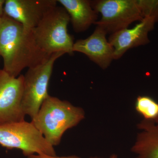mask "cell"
Returning <instances> with one entry per match:
<instances>
[{
    "label": "cell",
    "instance_id": "6da1fadb",
    "mask_svg": "<svg viewBox=\"0 0 158 158\" xmlns=\"http://www.w3.org/2000/svg\"><path fill=\"white\" fill-rule=\"evenodd\" d=\"M51 56L38 46L32 31L4 13L0 25V56L4 61L3 70L17 77L25 69L39 65Z\"/></svg>",
    "mask_w": 158,
    "mask_h": 158
},
{
    "label": "cell",
    "instance_id": "7a4b0ae2",
    "mask_svg": "<svg viewBox=\"0 0 158 158\" xmlns=\"http://www.w3.org/2000/svg\"><path fill=\"white\" fill-rule=\"evenodd\" d=\"M85 118L83 108L49 95L31 122L54 147L59 145L66 131L77 126Z\"/></svg>",
    "mask_w": 158,
    "mask_h": 158
},
{
    "label": "cell",
    "instance_id": "3957f363",
    "mask_svg": "<svg viewBox=\"0 0 158 158\" xmlns=\"http://www.w3.org/2000/svg\"><path fill=\"white\" fill-rule=\"evenodd\" d=\"M69 22L70 17L63 7L56 6L50 9L32 30L40 48L50 56L60 52L73 55L74 43L68 33Z\"/></svg>",
    "mask_w": 158,
    "mask_h": 158
},
{
    "label": "cell",
    "instance_id": "277c9868",
    "mask_svg": "<svg viewBox=\"0 0 158 158\" xmlns=\"http://www.w3.org/2000/svg\"><path fill=\"white\" fill-rule=\"evenodd\" d=\"M0 145L20 150L27 158L33 155L56 156L54 146L31 122L25 120L0 125Z\"/></svg>",
    "mask_w": 158,
    "mask_h": 158
},
{
    "label": "cell",
    "instance_id": "5b68a950",
    "mask_svg": "<svg viewBox=\"0 0 158 158\" xmlns=\"http://www.w3.org/2000/svg\"><path fill=\"white\" fill-rule=\"evenodd\" d=\"M65 54L61 52L54 53L44 62L28 69L24 75L22 107L25 115L31 119L37 115L49 95L48 85L55 62Z\"/></svg>",
    "mask_w": 158,
    "mask_h": 158
},
{
    "label": "cell",
    "instance_id": "8992f818",
    "mask_svg": "<svg viewBox=\"0 0 158 158\" xmlns=\"http://www.w3.org/2000/svg\"><path fill=\"white\" fill-rule=\"evenodd\" d=\"M91 5L101 15L95 24L107 34L128 28L132 23L144 19L138 0H98L91 1Z\"/></svg>",
    "mask_w": 158,
    "mask_h": 158
},
{
    "label": "cell",
    "instance_id": "52a82bcc",
    "mask_svg": "<svg viewBox=\"0 0 158 158\" xmlns=\"http://www.w3.org/2000/svg\"><path fill=\"white\" fill-rule=\"evenodd\" d=\"M23 75L11 77L0 69V125L25 120L22 107Z\"/></svg>",
    "mask_w": 158,
    "mask_h": 158
},
{
    "label": "cell",
    "instance_id": "ba28073f",
    "mask_svg": "<svg viewBox=\"0 0 158 158\" xmlns=\"http://www.w3.org/2000/svg\"><path fill=\"white\" fill-rule=\"evenodd\" d=\"M57 3L56 0H6L4 13L32 31Z\"/></svg>",
    "mask_w": 158,
    "mask_h": 158
},
{
    "label": "cell",
    "instance_id": "9c48e42d",
    "mask_svg": "<svg viewBox=\"0 0 158 158\" xmlns=\"http://www.w3.org/2000/svg\"><path fill=\"white\" fill-rule=\"evenodd\" d=\"M157 20L155 18H144L131 29H125L111 34L108 41L114 50V59H120L130 49L149 42L148 32L153 29Z\"/></svg>",
    "mask_w": 158,
    "mask_h": 158
},
{
    "label": "cell",
    "instance_id": "30bf717a",
    "mask_svg": "<svg viewBox=\"0 0 158 158\" xmlns=\"http://www.w3.org/2000/svg\"><path fill=\"white\" fill-rule=\"evenodd\" d=\"M106 34L97 26L88 38L78 40L74 43L73 52L85 54L101 68L106 69L114 59V49L106 38Z\"/></svg>",
    "mask_w": 158,
    "mask_h": 158
},
{
    "label": "cell",
    "instance_id": "8fae6325",
    "mask_svg": "<svg viewBox=\"0 0 158 158\" xmlns=\"http://www.w3.org/2000/svg\"><path fill=\"white\" fill-rule=\"evenodd\" d=\"M138 133L131 152L136 158H158V123L143 119L137 124Z\"/></svg>",
    "mask_w": 158,
    "mask_h": 158
},
{
    "label": "cell",
    "instance_id": "7c38bea8",
    "mask_svg": "<svg viewBox=\"0 0 158 158\" xmlns=\"http://www.w3.org/2000/svg\"><path fill=\"white\" fill-rule=\"evenodd\" d=\"M68 13L74 31L84 32L98 21V13L94 10L91 1L58 0Z\"/></svg>",
    "mask_w": 158,
    "mask_h": 158
},
{
    "label": "cell",
    "instance_id": "4fadbf2b",
    "mask_svg": "<svg viewBox=\"0 0 158 158\" xmlns=\"http://www.w3.org/2000/svg\"><path fill=\"white\" fill-rule=\"evenodd\" d=\"M135 109L144 119L155 120L158 116V103L149 96H138L136 99Z\"/></svg>",
    "mask_w": 158,
    "mask_h": 158
},
{
    "label": "cell",
    "instance_id": "5bb4252c",
    "mask_svg": "<svg viewBox=\"0 0 158 158\" xmlns=\"http://www.w3.org/2000/svg\"><path fill=\"white\" fill-rule=\"evenodd\" d=\"M27 158H82L81 157L76 155L63 156H51L45 155H33Z\"/></svg>",
    "mask_w": 158,
    "mask_h": 158
},
{
    "label": "cell",
    "instance_id": "9a60e30c",
    "mask_svg": "<svg viewBox=\"0 0 158 158\" xmlns=\"http://www.w3.org/2000/svg\"><path fill=\"white\" fill-rule=\"evenodd\" d=\"M5 0H0V18L4 15V7L5 5Z\"/></svg>",
    "mask_w": 158,
    "mask_h": 158
},
{
    "label": "cell",
    "instance_id": "2e32d148",
    "mask_svg": "<svg viewBox=\"0 0 158 158\" xmlns=\"http://www.w3.org/2000/svg\"><path fill=\"white\" fill-rule=\"evenodd\" d=\"M90 158H104L102 157H100L98 156H92L90 157ZM108 158H118V156L116 154H113L111 155Z\"/></svg>",
    "mask_w": 158,
    "mask_h": 158
},
{
    "label": "cell",
    "instance_id": "e0dca14e",
    "mask_svg": "<svg viewBox=\"0 0 158 158\" xmlns=\"http://www.w3.org/2000/svg\"><path fill=\"white\" fill-rule=\"evenodd\" d=\"M153 121H154L156 123H158V116L157 117V118H156L155 120H153Z\"/></svg>",
    "mask_w": 158,
    "mask_h": 158
},
{
    "label": "cell",
    "instance_id": "ac0fdd59",
    "mask_svg": "<svg viewBox=\"0 0 158 158\" xmlns=\"http://www.w3.org/2000/svg\"><path fill=\"white\" fill-rule=\"evenodd\" d=\"M2 17L0 18V25H1V22H2Z\"/></svg>",
    "mask_w": 158,
    "mask_h": 158
}]
</instances>
